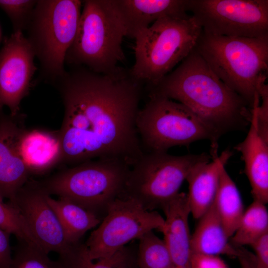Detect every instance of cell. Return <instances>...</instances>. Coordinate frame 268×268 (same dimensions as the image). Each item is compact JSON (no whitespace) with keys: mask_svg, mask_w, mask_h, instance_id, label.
Segmentation results:
<instances>
[{"mask_svg":"<svg viewBox=\"0 0 268 268\" xmlns=\"http://www.w3.org/2000/svg\"><path fill=\"white\" fill-rule=\"evenodd\" d=\"M60 81L61 164L116 159L134 165L144 153L136 124L142 83L123 68L113 74L80 68Z\"/></svg>","mask_w":268,"mask_h":268,"instance_id":"obj_1","label":"cell"},{"mask_svg":"<svg viewBox=\"0 0 268 268\" xmlns=\"http://www.w3.org/2000/svg\"><path fill=\"white\" fill-rule=\"evenodd\" d=\"M148 89V95L184 105L219 137L245 130L251 122L247 103L219 79L195 48L174 70Z\"/></svg>","mask_w":268,"mask_h":268,"instance_id":"obj_2","label":"cell"},{"mask_svg":"<svg viewBox=\"0 0 268 268\" xmlns=\"http://www.w3.org/2000/svg\"><path fill=\"white\" fill-rule=\"evenodd\" d=\"M195 49L215 74L252 108L268 69V36H216L202 31Z\"/></svg>","mask_w":268,"mask_h":268,"instance_id":"obj_3","label":"cell"},{"mask_svg":"<svg viewBox=\"0 0 268 268\" xmlns=\"http://www.w3.org/2000/svg\"><path fill=\"white\" fill-rule=\"evenodd\" d=\"M127 31L112 0L82 1V9L73 42L66 61L89 70L113 74L123 67L122 48Z\"/></svg>","mask_w":268,"mask_h":268,"instance_id":"obj_4","label":"cell"},{"mask_svg":"<svg viewBox=\"0 0 268 268\" xmlns=\"http://www.w3.org/2000/svg\"><path fill=\"white\" fill-rule=\"evenodd\" d=\"M201 32L192 15L157 20L134 38L131 75L148 88L155 86L195 48Z\"/></svg>","mask_w":268,"mask_h":268,"instance_id":"obj_5","label":"cell"},{"mask_svg":"<svg viewBox=\"0 0 268 268\" xmlns=\"http://www.w3.org/2000/svg\"><path fill=\"white\" fill-rule=\"evenodd\" d=\"M131 167L119 160H93L37 181L47 195L68 199L102 221L109 205L123 196Z\"/></svg>","mask_w":268,"mask_h":268,"instance_id":"obj_6","label":"cell"},{"mask_svg":"<svg viewBox=\"0 0 268 268\" xmlns=\"http://www.w3.org/2000/svg\"><path fill=\"white\" fill-rule=\"evenodd\" d=\"M136 124L144 153L167 152L169 148L199 140L210 141L212 156L217 155L219 136L184 105L164 96L148 95Z\"/></svg>","mask_w":268,"mask_h":268,"instance_id":"obj_7","label":"cell"},{"mask_svg":"<svg viewBox=\"0 0 268 268\" xmlns=\"http://www.w3.org/2000/svg\"><path fill=\"white\" fill-rule=\"evenodd\" d=\"M79 0H37L27 38L45 74L54 80L64 77L67 53L74 39L81 12Z\"/></svg>","mask_w":268,"mask_h":268,"instance_id":"obj_8","label":"cell"},{"mask_svg":"<svg viewBox=\"0 0 268 268\" xmlns=\"http://www.w3.org/2000/svg\"><path fill=\"white\" fill-rule=\"evenodd\" d=\"M211 159L205 153L182 156L144 153L131 167L122 197L135 201L147 210L162 209L179 194L192 169Z\"/></svg>","mask_w":268,"mask_h":268,"instance_id":"obj_9","label":"cell"},{"mask_svg":"<svg viewBox=\"0 0 268 268\" xmlns=\"http://www.w3.org/2000/svg\"><path fill=\"white\" fill-rule=\"evenodd\" d=\"M187 8L207 34L249 38L268 36V0H187Z\"/></svg>","mask_w":268,"mask_h":268,"instance_id":"obj_10","label":"cell"},{"mask_svg":"<svg viewBox=\"0 0 268 268\" xmlns=\"http://www.w3.org/2000/svg\"><path fill=\"white\" fill-rule=\"evenodd\" d=\"M164 224V218L155 210H147L133 199L119 198L85 243L88 256L92 260L110 256L148 232L161 231Z\"/></svg>","mask_w":268,"mask_h":268,"instance_id":"obj_11","label":"cell"},{"mask_svg":"<svg viewBox=\"0 0 268 268\" xmlns=\"http://www.w3.org/2000/svg\"><path fill=\"white\" fill-rule=\"evenodd\" d=\"M8 202L19 211L38 245L47 254L56 252L63 258L78 244H72L67 239L37 181L29 179Z\"/></svg>","mask_w":268,"mask_h":268,"instance_id":"obj_12","label":"cell"},{"mask_svg":"<svg viewBox=\"0 0 268 268\" xmlns=\"http://www.w3.org/2000/svg\"><path fill=\"white\" fill-rule=\"evenodd\" d=\"M33 47L21 32H13L0 51V113L7 106L10 115L20 113V103L29 93L36 69Z\"/></svg>","mask_w":268,"mask_h":268,"instance_id":"obj_13","label":"cell"},{"mask_svg":"<svg viewBox=\"0 0 268 268\" xmlns=\"http://www.w3.org/2000/svg\"><path fill=\"white\" fill-rule=\"evenodd\" d=\"M25 115L0 113V198L12 201L30 179V173L19 151L20 137L26 129Z\"/></svg>","mask_w":268,"mask_h":268,"instance_id":"obj_14","label":"cell"},{"mask_svg":"<svg viewBox=\"0 0 268 268\" xmlns=\"http://www.w3.org/2000/svg\"><path fill=\"white\" fill-rule=\"evenodd\" d=\"M124 24L127 36L139 32L165 17H187V0H112Z\"/></svg>","mask_w":268,"mask_h":268,"instance_id":"obj_15","label":"cell"},{"mask_svg":"<svg viewBox=\"0 0 268 268\" xmlns=\"http://www.w3.org/2000/svg\"><path fill=\"white\" fill-rule=\"evenodd\" d=\"M165 218L161 232L174 268H190L191 235L189 217L191 214L187 194L179 193L162 209Z\"/></svg>","mask_w":268,"mask_h":268,"instance_id":"obj_16","label":"cell"},{"mask_svg":"<svg viewBox=\"0 0 268 268\" xmlns=\"http://www.w3.org/2000/svg\"><path fill=\"white\" fill-rule=\"evenodd\" d=\"M257 105L251 109L250 128L243 141L235 147L241 153L245 173L251 187L254 200L268 202V142L259 134L256 125Z\"/></svg>","mask_w":268,"mask_h":268,"instance_id":"obj_17","label":"cell"},{"mask_svg":"<svg viewBox=\"0 0 268 268\" xmlns=\"http://www.w3.org/2000/svg\"><path fill=\"white\" fill-rule=\"evenodd\" d=\"M232 155V151L225 150L211 162L197 164L188 175L187 199L191 214L195 219H199L213 203L221 172Z\"/></svg>","mask_w":268,"mask_h":268,"instance_id":"obj_18","label":"cell"},{"mask_svg":"<svg viewBox=\"0 0 268 268\" xmlns=\"http://www.w3.org/2000/svg\"><path fill=\"white\" fill-rule=\"evenodd\" d=\"M20 155L30 174H41L61 164L59 131L25 129L19 143Z\"/></svg>","mask_w":268,"mask_h":268,"instance_id":"obj_19","label":"cell"},{"mask_svg":"<svg viewBox=\"0 0 268 268\" xmlns=\"http://www.w3.org/2000/svg\"><path fill=\"white\" fill-rule=\"evenodd\" d=\"M198 220L199 221L191 235L193 253L215 256L226 255L237 257L236 247L229 242L230 238L213 202Z\"/></svg>","mask_w":268,"mask_h":268,"instance_id":"obj_20","label":"cell"},{"mask_svg":"<svg viewBox=\"0 0 268 268\" xmlns=\"http://www.w3.org/2000/svg\"><path fill=\"white\" fill-rule=\"evenodd\" d=\"M48 203L57 215L68 241L75 245L101 220L95 214L65 198L56 200L46 194Z\"/></svg>","mask_w":268,"mask_h":268,"instance_id":"obj_21","label":"cell"},{"mask_svg":"<svg viewBox=\"0 0 268 268\" xmlns=\"http://www.w3.org/2000/svg\"><path fill=\"white\" fill-rule=\"evenodd\" d=\"M213 203L227 235L231 238L245 210L239 191L225 168L220 175Z\"/></svg>","mask_w":268,"mask_h":268,"instance_id":"obj_22","label":"cell"},{"mask_svg":"<svg viewBox=\"0 0 268 268\" xmlns=\"http://www.w3.org/2000/svg\"><path fill=\"white\" fill-rule=\"evenodd\" d=\"M136 257L133 247L125 246L110 256L92 260L85 244L79 242L68 255L59 260L67 268H134Z\"/></svg>","mask_w":268,"mask_h":268,"instance_id":"obj_23","label":"cell"},{"mask_svg":"<svg viewBox=\"0 0 268 268\" xmlns=\"http://www.w3.org/2000/svg\"><path fill=\"white\" fill-rule=\"evenodd\" d=\"M265 203L254 200L241 217L231 236V243L236 246L250 245L268 232V212Z\"/></svg>","mask_w":268,"mask_h":268,"instance_id":"obj_24","label":"cell"},{"mask_svg":"<svg viewBox=\"0 0 268 268\" xmlns=\"http://www.w3.org/2000/svg\"><path fill=\"white\" fill-rule=\"evenodd\" d=\"M136 252L137 268H174L163 239L153 232H148L139 239Z\"/></svg>","mask_w":268,"mask_h":268,"instance_id":"obj_25","label":"cell"},{"mask_svg":"<svg viewBox=\"0 0 268 268\" xmlns=\"http://www.w3.org/2000/svg\"><path fill=\"white\" fill-rule=\"evenodd\" d=\"M8 268H67L59 260H52L41 249L18 241Z\"/></svg>","mask_w":268,"mask_h":268,"instance_id":"obj_26","label":"cell"},{"mask_svg":"<svg viewBox=\"0 0 268 268\" xmlns=\"http://www.w3.org/2000/svg\"><path fill=\"white\" fill-rule=\"evenodd\" d=\"M0 228L14 235L18 241L24 242L41 249L32 235L18 209L0 198Z\"/></svg>","mask_w":268,"mask_h":268,"instance_id":"obj_27","label":"cell"},{"mask_svg":"<svg viewBox=\"0 0 268 268\" xmlns=\"http://www.w3.org/2000/svg\"><path fill=\"white\" fill-rule=\"evenodd\" d=\"M37 0H0V7L9 17L14 32L27 29Z\"/></svg>","mask_w":268,"mask_h":268,"instance_id":"obj_28","label":"cell"},{"mask_svg":"<svg viewBox=\"0 0 268 268\" xmlns=\"http://www.w3.org/2000/svg\"><path fill=\"white\" fill-rule=\"evenodd\" d=\"M267 76L260 80L258 92L262 103L256 109V119L257 130L261 136L268 142V86L266 83Z\"/></svg>","mask_w":268,"mask_h":268,"instance_id":"obj_29","label":"cell"},{"mask_svg":"<svg viewBox=\"0 0 268 268\" xmlns=\"http://www.w3.org/2000/svg\"><path fill=\"white\" fill-rule=\"evenodd\" d=\"M250 246L254 251L258 268H268V232L254 241Z\"/></svg>","mask_w":268,"mask_h":268,"instance_id":"obj_30","label":"cell"},{"mask_svg":"<svg viewBox=\"0 0 268 268\" xmlns=\"http://www.w3.org/2000/svg\"><path fill=\"white\" fill-rule=\"evenodd\" d=\"M190 268H228L218 256L192 253Z\"/></svg>","mask_w":268,"mask_h":268,"instance_id":"obj_31","label":"cell"},{"mask_svg":"<svg viewBox=\"0 0 268 268\" xmlns=\"http://www.w3.org/2000/svg\"><path fill=\"white\" fill-rule=\"evenodd\" d=\"M10 235L0 228V268H8L12 261Z\"/></svg>","mask_w":268,"mask_h":268,"instance_id":"obj_32","label":"cell"},{"mask_svg":"<svg viewBox=\"0 0 268 268\" xmlns=\"http://www.w3.org/2000/svg\"><path fill=\"white\" fill-rule=\"evenodd\" d=\"M237 256L242 268H258L254 254L243 246H237Z\"/></svg>","mask_w":268,"mask_h":268,"instance_id":"obj_33","label":"cell"}]
</instances>
